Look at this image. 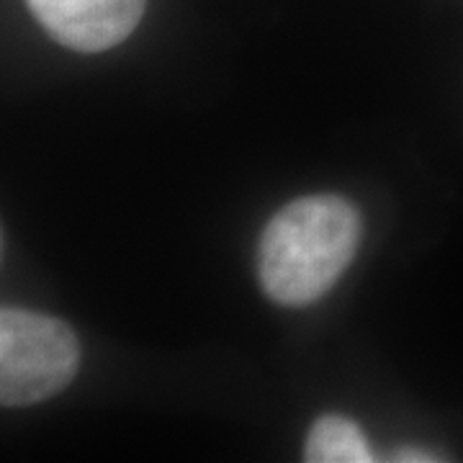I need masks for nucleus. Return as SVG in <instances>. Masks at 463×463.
Wrapping results in <instances>:
<instances>
[{"label":"nucleus","mask_w":463,"mask_h":463,"mask_svg":"<svg viewBox=\"0 0 463 463\" xmlns=\"http://www.w3.org/2000/svg\"><path fill=\"white\" fill-rule=\"evenodd\" d=\"M364 237L358 209L343 196L291 201L268 222L258 245L260 286L281 307H309L343 279Z\"/></svg>","instance_id":"f257e3e1"},{"label":"nucleus","mask_w":463,"mask_h":463,"mask_svg":"<svg viewBox=\"0 0 463 463\" xmlns=\"http://www.w3.org/2000/svg\"><path fill=\"white\" fill-rule=\"evenodd\" d=\"M80 345L62 319L29 309L0 312V402L32 407L57 397L78 373Z\"/></svg>","instance_id":"f03ea898"},{"label":"nucleus","mask_w":463,"mask_h":463,"mask_svg":"<svg viewBox=\"0 0 463 463\" xmlns=\"http://www.w3.org/2000/svg\"><path fill=\"white\" fill-rule=\"evenodd\" d=\"M54 42L83 54L121 44L139 26L147 0H26Z\"/></svg>","instance_id":"7ed1b4c3"},{"label":"nucleus","mask_w":463,"mask_h":463,"mask_svg":"<svg viewBox=\"0 0 463 463\" xmlns=\"http://www.w3.org/2000/svg\"><path fill=\"white\" fill-rule=\"evenodd\" d=\"M304 461L309 463H371L373 453L368 448L364 430L340 414L317 417L304 443Z\"/></svg>","instance_id":"20e7f679"},{"label":"nucleus","mask_w":463,"mask_h":463,"mask_svg":"<svg viewBox=\"0 0 463 463\" xmlns=\"http://www.w3.org/2000/svg\"><path fill=\"white\" fill-rule=\"evenodd\" d=\"M394 461H440L438 456H428L425 450H399Z\"/></svg>","instance_id":"39448f33"}]
</instances>
